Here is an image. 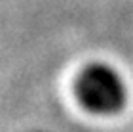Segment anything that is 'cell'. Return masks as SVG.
<instances>
[{"label":"cell","mask_w":133,"mask_h":132,"mask_svg":"<svg viewBox=\"0 0 133 132\" xmlns=\"http://www.w3.org/2000/svg\"><path fill=\"white\" fill-rule=\"evenodd\" d=\"M76 96L82 105L97 115H114L128 101L124 77L108 63H89L76 81Z\"/></svg>","instance_id":"6da1fadb"}]
</instances>
